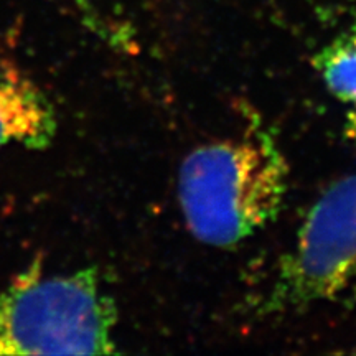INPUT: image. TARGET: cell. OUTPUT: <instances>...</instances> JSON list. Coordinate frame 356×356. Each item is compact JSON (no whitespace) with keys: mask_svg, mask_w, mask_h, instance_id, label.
Masks as SVG:
<instances>
[{"mask_svg":"<svg viewBox=\"0 0 356 356\" xmlns=\"http://www.w3.org/2000/svg\"><path fill=\"white\" fill-rule=\"evenodd\" d=\"M287 184L289 167L279 145L267 132L249 129L186 155L178 173V200L198 241L229 248L275 220Z\"/></svg>","mask_w":356,"mask_h":356,"instance_id":"cell-1","label":"cell"},{"mask_svg":"<svg viewBox=\"0 0 356 356\" xmlns=\"http://www.w3.org/2000/svg\"><path fill=\"white\" fill-rule=\"evenodd\" d=\"M115 320L96 269L55 277L35 269L0 291V355L114 353Z\"/></svg>","mask_w":356,"mask_h":356,"instance_id":"cell-2","label":"cell"},{"mask_svg":"<svg viewBox=\"0 0 356 356\" xmlns=\"http://www.w3.org/2000/svg\"><path fill=\"white\" fill-rule=\"evenodd\" d=\"M356 284V175L333 184L310 208L284 264L291 304L333 299Z\"/></svg>","mask_w":356,"mask_h":356,"instance_id":"cell-3","label":"cell"},{"mask_svg":"<svg viewBox=\"0 0 356 356\" xmlns=\"http://www.w3.org/2000/svg\"><path fill=\"white\" fill-rule=\"evenodd\" d=\"M55 131V113L47 96L19 66L0 55V147L40 149L50 144Z\"/></svg>","mask_w":356,"mask_h":356,"instance_id":"cell-4","label":"cell"},{"mask_svg":"<svg viewBox=\"0 0 356 356\" xmlns=\"http://www.w3.org/2000/svg\"><path fill=\"white\" fill-rule=\"evenodd\" d=\"M314 66L332 95L353 109L356 131V24L323 47Z\"/></svg>","mask_w":356,"mask_h":356,"instance_id":"cell-5","label":"cell"},{"mask_svg":"<svg viewBox=\"0 0 356 356\" xmlns=\"http://www.w3.org/2000/svg\"><path fill=\"white\" fill-rule=\"evenodd\" d=\"M78 2H81V0H78Z\"/></svg>","mask_w":356,"mask_h":356,"instance_id":"cell-6","label":"cell"}]
</instances>
